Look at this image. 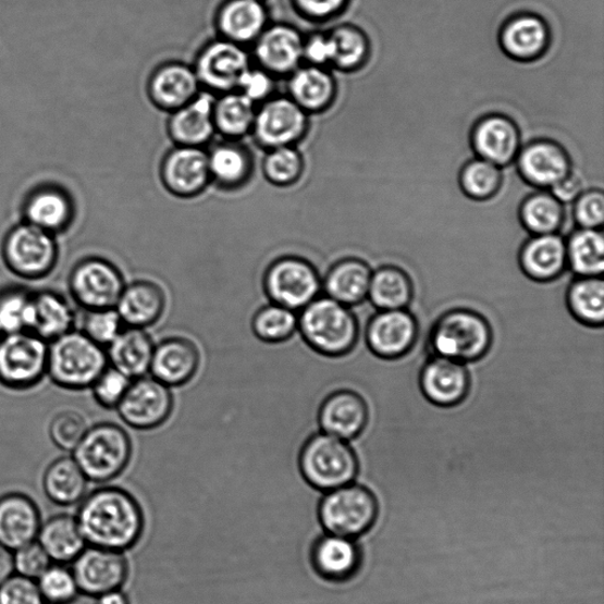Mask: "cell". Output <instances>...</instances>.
Listing matches in <instances>:
<instances>
[{
	"label": "cell",
	"mask_w": 604,
	"mask_h": 604,
	"mask_svg": "<svg viewBox=\"0 0 604 604\" xmlns=\"http://www.w3.org/2000/svg\"><path fill=\"white\" fill-rule=\"evenodd\" d=\"M77 522L87 544L124 552L143 539L145 514L128 491L106 486L82 500Z\"/></svg>",
	"instance_id": "1"
},
{
	"label": "cell",
	"mask_w": 604,
	"mask_h": 604,
	"mask_svg": "<svg viewBox=\"0 0 604 604\" xmlns=\"http://www.w3.org/2000/svg\"><path fill=\"white\" fill-rule=\"evenodd\" d=\"M298 331L318 355L341 358L355 349L359 321L350 307L319 295L299 312Z\"/></svg>",
	"instance_id": "2"
},
{
	"label": "cell",
	"mask_w": 604,
	"mask_h": 604,
	"mask_svg": "<svg viewBox=\"0 0 604 604\" xmlns=\"http://www.w3.org/2000/svg\"><path fill=\"white\" fill-rule=\"evenodd\" d=\"M490 322L470 308H453L443 313L431 328L429 346L433 356L463 363L481 360L493 346Z\"/></svg>",
	"instance_id": "3"
},
{
	"label": "cell",
	"mask_w": 604,
	"mask_h": 604,
	"mask_svg": "<svg viewBox=\"0 0 604 604\" xmlns=\"http://www.w3.org/2000/svg\"><path fill=\"white\" fill-rule=\"evenodd\" d=\"M298 465L305 482L324 493L353 483L359 470L357 454L349 442L322 431L303 444Z\"/></svg>",
	"instance_id": "4"
},
{
	"label": "cell",
	"mask_w": 604,
	"mask_h": 604,
	"mask_svg": "<svg viewBox=\"0 0 604 604\" xmlns=\"http://www.w3.org/2000/svg\"><path fill=\"white\" fill-rule=\"evenodd\" d=\"M108 365L104 347L81 331H69L49 343L47 374L61 387H91Z\"/></svg>",
	"instance_id": "5"
},
{
	"label": "cell",
	"mask_w": 604,
	"mask_h": 604,
	"mask_svg": "<svg viewBox=\"0 0 604 604\" xmlns=\"http://www.w3.org/2000/svg\"><path fill=\"white\" fill-rule=\"evenodd\" d=\"M73 453L88 481L106 483L115 480L130 466L133 443L120 426L100 423L87 430Z\"/></svg>",
	"instance_id": "6"
},
{
	"label": "cell",
	"mask_w": 604,
	"mask_h": 604,
	"mask_svg": "<svg viewBox=\"0 0 604 604\" xmlns=\"http://www.w3.org/2000/svg\"><path fill=\"white\" fill-rule=\"evenodd\" d=\"M262 285L271 303L300 312L319 297L322 278L311 261L298 256H284L267 267Z\"/></svg>",
	"instance_id": "7"
},
{
	"label": "cell",
	"mask_w": 604,
	"mask_h": 604,
	"mask_svg": "<svg viewBox=\"0 0 604 604\" xmlns=\"http://www.w3.org/2000/svg\"><path fill=\"white\" fill-rule=\"evenodd\" d=\"M378 504L367 488L347 484L328 491L318 508L319 522L329 532L354 539L374 523Z\"/></svg>",
	"instance_id": "8"
},
{
	"label": "cell",
	"mask_w": 604,
	"mask_h": 604,
	"mask_svg": "<svg viewBox=\"0 0 604 604\" xmlns=\"http://www.w3.org/2000/svg\"><path fill=\"white\" fill-rule=\"evenodd\" d=\"M49 343L33 332L0 340V384L12 390L37 385L48 372Z\"/></svg>",
	"instance_id": "9"
},
{
	"label": "cell",
	"mask_w": 604,
	"mask_h": 604,
	"mask_svg": "<svg viewBox=\"0 0 604 604\" xmlns=\"http://www.w3.org/2000/svg\"><path fill=\"white\" fill-rule=\"evenodd\" d=\"M310 125V115L288 96L274 95L258 106L250 136L263 150L298 147Z\"/></svg>",
	"instance_id": "10"
},
{
	"label": "cell",
	"mask_w": 604,
	"mask_h": 604,
	"mask_svg": "<svg viewBox=\"0 0 604 604\" xmlns=\"http://www.w3.org/2000/svg\"><path fill=\"white\" fill-rule=\"evenodd\" d=\"M251 61L247 48L218 38L196 53L193 67L202 90L219 96L237 89Z\"/></svg>",
	"instance_id": "11"
},
{
	"label": "cell",
	"mask_w": 604,
	"mask_h": 604,
	"mask_svg": "<svg viewBox=\"0 0 604 604\" xmlns=\"http://www.w3.org/2000/svg\"><path fill=\"white\" fill-rule=\"evenodd\" d=\"M3 258L13 274L36 280L51 273L58 262L59 248L52 234L26 222L7 235Z\"/></svg>",
	"instance_id": "12"
},
{
	"label": "cell",
	"mask_w": 604,
	"mask_h": 604,
	"mask_svg": "<svg viewBox=\"0 0 604 604\" xmlns=\"http://www.w3.org/2000/svg\"><path fill=\"white\" fill-rule=\"evenodd\" d=\"M125 287L124 278L114 263L102 258L79 261L69 276V288L84 310L114 308Z\"/></svg>",
	"instance_id": "13"
},
{
	"label": "cell",
	"mask_w": 604,
	"mask_h": 604,
	"mask_svg": "<svg viewBox=\"0 0 604 604\" xmlns=\"http://www.w3.org/2000/svg\"><path fill=\"white\" fill-rule=\"evenodd\" d=\"M116 409L124 423L133 429H157L172 416V389L152 375L133 379Z\"/></svg>",
	"instance_id": "14"
},
{
	"label": "cell",
	"mask_w": 604,
	"mask_h": 604,
	"mask_svg": "<svg viewBox=\"0 0 604 604\" xmlns=\"http://www.w3.org/2000/svg\"><path fill=\"white\" fill-rule=\"evenodd\" d=\"M515 162L523 181L538 189L551 190L574 172L569 151L552 138L530 140Z\"/></svg>",
	"instance_id": "15"
},
{
	"label": "cell",
	"mask_w": 604,
	"mask_h": 604,
	"mask_svg": "<svg viewBox=\"0 0 604 604\" xmlns=\"http://www.w3.org/2000/svg\"><path fill=\"white\" fill-rule=\"evenodd\" d=\"M160 178L175 198H198L212 185L206 148L174 146L161 161Z\"/></svg>",
	"instance_id": "16"
},
{
	"label": "cell",
	"mask_w": 604,
	"mask_h": 604,
	"mask_svg": "<svg viewBox=\"0 0 604 604\" xmlns=\"http://www.w3.org/2000/svg\"><path fill=\"white\" fill-rule=\"evenodd\" d=\"M79 593L95 596L121 589L128 579L130 566L122 552L86 546L72 568Z\"/></svg>",
	"instance_id": "17"
},
{
	"label": "cell",
	"mask_w": 604,
	"mask_h": 604,
	"mask_svg": "<svg viewBox=\"0 0 604 604\" xmlns=\"http://www.w3.org/2000/svg\"><path fill=\"white\" fill-rule=\"evenodd\" d=\"M304 39L293 25L270 24L252 45L251 60L275 78H286L304 64Z\"/></svg>",
	"instance_id": "18"
},
{
	"label": "cell",
	"mask_w": 604,
	"mask_h": 604,
	"mask_svg": "<svg viewBox=\"0 0 604 604\" xmlns=\"http://www.w3.org/2000/svg\"><path fill=\"white\" fill-rule=\"evenodd\" d=\"M418 334L417 319L405 308L378 311L369 320L365 340L378 358L396 360L411 353Z\"/></svg>",
	"instance_id": "19"
},
{
	"label": "cell",
	"mask_w": 604,
	"mask_h": 604,
	"mask_svg": "<svg viewBox=\"0 0 604 604\" xmlns=\"http://www.w3.org/2000/svg\"><path fill=\"white\" fill-rule=\"evenodd\" d=\"M470 144L476 158L504 168L515 162L522 147V136L510 116L491 112L472 125Z\"/></svg>",
	"instance_id": "20"
},
{
	"label": "cell",
	"mask_w": 604,
	"mask_h": 604,
	"mask_svg": "<svg viewBox=\"0 0 604 604\" xmlns=\"http://www.w3.org/2000/svg\"><path fill=\"white\" fill-rule=\"evenodd\" d=\"M419 386L429 403L454 407L468 397L471 377L466 363L432 356L420 370Z\"/></svg>",
	"instance_id": "21"
},
{
	"label": "cell",
	"mask_w": 604,
	"mask_h": 604,
	"mask_svg": "<svg viewBox=\"0 0 604 604\" xmlns=\"http://www.w3.org/2000/svg\"><path fill=\"white\" fill-rule=\"evenodd\" d=\"M498 41L509 59L531 63L541 60L550 50L552 32L550 24L535 13H519L502 25Z\"/></svg>",
	"instance_id": "22"
},
{
	"label": "cell",
	"mask_w": 604,
	"mask_h": 604,
	"mask_svg": "<svg viewBox=\"0 0 604 604\" xmlns=\"http://www.w3.org/2000/svg\"><path fill=\"white\" fill-rule=\"evenodd\" d=\"M219 38L245 48L270 25V8L263 0H226L213 15Z\"/></svg>",
	"instance_id": "23"
},
{
	"label": "cell",
	"mask_w": 604,
	"mask_h": 604,
	"mask_svg": "<svg viewBox=\"0 0 604 604\" xmlns=\"http://www.w3.org/2000/svg\"><path fill=\"white\" fill-rule=\"evenodd\" d=\"M370 409L358 392L338 390L322 400L318 412L320 431L346 442L354 441L367 429Z\"/></svg>",
	"instance_id": "24"
},
{
	"label": "cell",
	"mask_w": 604,
	"mask_h": 604,
	"mask_svg": "<svg viewBox=\"0 0 604 604\" xmlns=\"http://www.w3.org/2000/svg\"><path fill=\"white\" fill-rule=\"evenodd\" d=\"M201 91L193 65L175 61L159 65L147 83L149 101L168 114L193 101Z\"/></svg>",
	"instance_id": "25"
},
{
	"label": "cell",
	"mask_w": 604,
	"mask_h": 604,
	"mask_svg": "<svg viewBox=\"0 0 604 604\" xmlns=\"http://www.w3.org/2000/svg\"><path fill=\"white\" fill-rule=\"evenodd\" d=\"M215 96L202 90L193 101L171 112L167 133L174 146L205 148L217 135Z\"/></svg>",
	"instance_id": "26"
},
{
	"label": "cell",
	"mask_w": 604,
	"mask_h": 604,
	"mask_svg": "<svg viewBox=\"0 0 604 604\" xmlns=\"http://www.w3.org/2000/svg\"><path fill=\"white\" fill-rule=\"evenodd\" d=\"M200 362L195 343L184 336H170L153 348L149 373L171 389L184 386L198 373Z\"/></svg>",
	"instance_id": "27"
},
{
	"label": "cell",
	"mask_w": 604,
	"mask_h": 604,
	"mask_svg": "<svg viewBox=\"0 0 604 604\" xmlns=\"http://www.w3.org/2000/svg\"><path fill=\"white\" fill-rule=\"evenodd\" d=\"M286 78V96L308 115L329 110L338 96V84L330 69L303 64Z\"/></svg>",
	"instance_id": "28"
},
{
	"label": "cell",
	"mask_w": 604,
	"mask_h": 604,
	"mask_svg": "<svg viewBox=\"0 0 604 604\" xmlns=\"http://www.w3.org/2000/svg\"><path fill=\"white\" fill-rule=\"evenodd\" d=\"M518 261L529 279L550 283L568 269L566 238L559 233L531 235L519 250Z\"/></svg>",
	"instance_id": "29"
},
{
	"label": "cell",
	"mask_w": 604,
	"mask_h": 604,
	"mask_svg": "<svg viewBox=\"0 0 604 604\" xmlns=\"http://www.w3.org/2000/svg\"><path fill=\"white\" fill-rule=\"evenodd\" d=\"M207 153L210 181L219 189L234 192L249 184L255 159L242 140L222 139Z\"/></svg>",
	"instance_id": "30"
},
{
	"label": "cell",
	"mask_w": 604,
	"mask_h": 604,
	"mask_svg": "<svg viewBox=\"0 0 604 604\" xmlns=\"http://www.w3.org/2000/svg\"><path fill=\"white\" fill-rule=\"evenodd\" d=\"M313 570L329 582H344L353 578L360 566V553L353 539L326 533L311 546Z\"/></svg>",
	"instance_id": "31"
},
{
	"label": "cell",
	"mask_w": 604,
	"mask_h": 604,
	"mask_svg": "<svg viewBox=\"0 0 604 604\" xmlns=\"http://www.w3.org/2000/svg\"><path fill=\"white\" fill-rule=\"evenodd\" d=\"M40 515L35 502L23 494L0 497V543L15 552L37 540Z\"/></svg>",
	"instance_id": "32"
},
{
	"label": "cell",
	"mask_w": 604,
	"mask_h": 604,
	"mask_svg": "<svg viewBox=\"0 0 604 604\" xmlns=\"http://www.w3.org/2000/svg\"><path fill=\"white\" fill-rule=\"evenodd\" d=\"M126 328L148 329L156 325L165 310V294L150 280L125 285L115 306Z\"/></svg>",
	"instance_id": "33"
},
{
	"label": "cell",
	"mask_w": 604,
	"mask_h": 604,
	"mask_svg": "<svg viewBox=\"0 0 604 604\" xmlns=\"http://www.w3.org/2000/svg\"><path fill=\"white\" fill-rule=\"evenodd\" d=\"M372 272L362 259H341L322 278V291L326 297L348 307L360 305L368 299Z\"/></svg>",
	"instance_id": "34"
},
{
	"label": "cell",
	"mask_w": 604,
	"mask_h": 604,
	"mask_svg": "<svg viewBox=\"0 0 604 604\" xmlns=\"http://www.w3.org/2000/svg\"><path fill=\"white\" fill-rule=\"evenodd\" d=\"M151 336L144 329L124 328L107 349L109 365L132 379L150 372L153 355Z\"/></svg>",
	"instance_id": "35"
},
{
	"label": "cell",
	"mask_w": 604,
	"mask_h": 604,
	"mask_svg": "<svg viewBox=\"0 0 604 604\" xmlns=\"http://www.w3.org/2000/svg\"><path fill=\"white\" fill-rule=\"evenodd\" d=\"M37 542L50 556L54 564H73V560L87 546L77 522L70 515H58L40 526Z\"/></svg>",
	"instance_id": "36"
},
{
	"label": "cell",
	"mask_w": 604,
	"mask_h": 604,
	"mask_svg": "<svg viewBox=\"0 0 604 604\" xmlns=\"http://www.w3.org/2000/svg\"><path fill=\"white\" fill-rule=\"evenodd\" d=\"M75 320L73 307L61 294L52 291L34 293L30 332L41 340L50 343L59 338L73 330Z\"/></svg>",
	"instance_id": "37"
},
{
	"label": "cell",
	"mask_w": 604,
	"mask_h": 604,
	"mask_svg": "<svg viewBox=\"0 0 604 604\" xmlns=\"http://www.w3.org/2000/svg\"><path fill=\"white\" fill-rule=\"evenodd\" d=\"M414 295L412 279L400 267L385 264L372 272L368 299L378 311L405 310Z\"/></svg>",
	"instance_id": "38"
},
{
	"label": "cell",
	"mask_w": 604,
	"mask_h": 604,
	"mask_svg": "<svg viewBox=\"0 0 604 604\" xmlns=\"http://www.w3.org/2000/svg\"><path fill=\"white\" fill-rule=\"evenodd\" d=\"M258 106L238 91L215 96L214 124L223 139L242 140L250 135Z\"/></svg>",
	"instance_id": "39"
},
{
	"label": "cell",
	"mask_w": 604,
	"mask_h": 604,
	"mask_svg": "<svg viewBox=\"0 0 604 604\" xmlns=\"http://www.w3.org/2000/svg\"><path fill=\"white\" fill-rule=\"evenodd\" d=\"M332 44V69L345 74L359 72L371 58V40L354 24H342L329 30Z\"/></svg>",
	"instance_id": "40"
},
{
	"label": "cell",
	"mask_w": 604,
	"mask_h": 604,
	"mask_svg": "<svg viewBox=\"0 0 604 604\" xmlns=\"http://www.w3.org/2000/svg\"><path fill=\"white\" fill-rule=\"evenodd\" d=\"M518 218L531 235L556 234L564 227L566 209L551 190L539 189L519 205Z\"/></svg>",
	"instance_id": "41"
},
{
	"label": "cell",
	"mask_w": 604,
	"mask_h": 604,
	"mask_svg": "<svg viewBox=\"0 0 604 604\" xmlns=\"http://www.w3.org/2000/svg\"><path fill=\"white\" fill-rule=\"evenodd\" d=\"M44 488L50 501L69 507L86 497L88 479L74 458L63 457L47 469Z\"/></svg>",
	"instance_id": "42"
},
{
	"label": "cell",
	"mask_w": 604,
	"mask_h": 604,
	"mask_svg": "<svg viewBox=\"0 0 604 604\" xmlns=\"http://www.w3.org/2000/svg\"><path fill=\"white\" fill-rule=\"evenodd\" d=\"M567 307L571 316L588 328H602L604 322V281L602 276H578L567 289Z\"/></svg>",
	"instance_id": "43"
},
{
	"label": "cell",
	"mask_w": 604,
	"mask_h": 604,
	"mask_svg": "<svg viewBox=\"0 0 604 604\" xmlns=\"http://www.w3.org/2000/svg\"><path fill=\"white\" fill-rule=\"evenodd\" d=\"M567 266L576 276H602L604 237L601 230L579 229L567 241Z\"/></svg>",
	"instance_id": "44"
},
{
	"label": "cell",
	"mask_w": 604,
	"mask_h": 604,
	"mask_svg": "<svg viewBox=\"0 0 604 604\" xmlns=\"http://www.w3.org/2000/svg\"><path fill=\"white\" fill-rule=\"evenodd\" d=\"M27 223L50 234L63 231L72 219V205L66 196L54 189H45L32 196L25 208Z\"/></svg>",
	"instance_id": "45"
},
{
	"label": "cell",
	"mask_w": 604,
	"mask_h": 604,
	"mask_svg": "<svg viewBox=\"0 0 604 604\" xmlns=\"http://www.w3.org/2000/svg\"><path fill=\"white\" fill-rule=\"evenodd\" d=\"M459 187L469 199L488 201L498 194L503 185L502 168L480 158L469 160L460 168Z\"/></svg>",
	"instance_id": "46"
},
{
	"label": "cell",
	"mask_w": 604,
	"mask_h": 604,
	"mask_svg": "<svg viewBox=\"0 0 604 604\" xmlns=\"http://www.w3.org/2000/svg\"><path fill=\"white\" fill-rule=\"evenodd\" d=\"M251 331L263 343H285L298 331V312L273 303L264 305L252 316Z\"/></svg>",
	"instance_id": "47"
},
{
	"label": "cell",
	"mask_w": 604,
	"mask_h": 604,
	"mask_svg": "<svg viewBox=\"0 0 604 604\" xmlns=\"http://www.w3.org/2000/svg\"><path fill=\"white\" fill-rule=\"evenodd\" d=\"M264 151L261 171L269 184L278 188H289L299 184L306 164L298 147H280Z\"/></svg>",
	"instance_id": "48"
},
{
	"label": "cell",
	"mask_w": 604,
	"mask_h": 604,
	"mask_svg": "<svg viewBox=\"0 0 604 604\" xmlns=\"http://www.w3.org/2000/svg\"><path fill=\"white\" fill-rule=\"evenodd\" d=\"M34 293L13 286L0 291V332H30Z\"/></svg>",
	"instance_id": "49"
},
{
	"label": "cell",
	"mask_w": 604,
	"mask_h": 604,
	"mask_svg": "<svg viewBox=\"0 0 604 604\" xmlns=\"http://www.w3.org/2000/svg\"><path fill=\"white\" fill-rule=\"evenodd\" d=\"M36 582L46 603L69 604L79 595L73 570L61 564H52Z\"/></svg>",
	"instance_id": "50"
},
{
	"label": "cell",
	"mask_w": 604,
	"mask_h": 604,
	"mask_svg": "<svg viewBox=\"0 0 604 604\" xmlns=\"http://www.w3.org/2000/svg\"><path fill=\"white\" fill-rule=\"evenodd\" d=\"M125 328L116 308L86 311L82 321V331L93 342L108 347Z\"/></svg>",
	"instance_id": "51"
},
{
	"label": "cell",
	"mask_w": 604,
	"mask_h": 604,
	"mask_svg": "<svg viewBox=\"0 0 604 604\" xmlns=\"http://www.w3.org/2000/svg\"><path fill=\"white\" fill-rule=\"evenodd\" d=\"M88 430L86 420L76 411H63L51 421L49 433L53 444L64 452H74Z\"/></svg>",
	"instance_id": "52"
},
{
	"label": "cell",
	"mask_w": 604,
	"mask_h": 604,
	"mask_svg": "<svg viewBox=\"0 0 604 604\" xmlns=\"http://www.w3.org/2000/svg\"><path fill=\"white\" fill-rule=\"evenodd\" d=\"M132 382V378L108 365L91 386L94 398L106 409H116Z\"/></svg>",
	"instance_id": "53"
},
{
	"label": "cell",
	"mask_w": 604,
	"mask_h": 604,
	"mask_svg": "<svg viewBox=\"0 0 604 604\" xmlns=\"http://www.w3.org/2000/svg\"><path fill=\"white\" fill-rule=\"evenodd\" d=\"M574 219L579 229L601 230L604 222V193L601 189H584L575 200Z\"/></svg>",
	"instance_id": "54"
},
{
	"label": "cell",
	"mask_w": 604,
	"mask_h": 604,
	"mask_svg": "<svg viewBox=\"0 0 604 604\" xmlns=\"http://www.w3.org/2000/svg\"><path fill=\"white\" fill-rule=\"evenodd\" d=\"M52 564V559L37 540L13 552L15 572L27 579L37 581Z\"/></svg>",
	"instance_id": "55"
},
{
	"label": "cell",
	"mask_w": 604,
	"mask_h": 604,
	"mask_svg": "<svg viewBox=\"0 0 604 604\" xmlns=\"http://www.w3.org/2000/svg\"><path fill=\"white\" fill-rule=\"evenodd\" d=\"M276 78L258 65H251L236 91L243 94L252 103L260 106L275 95Z\"/></svg>",
	"instance_id": "56"
},
{
	"label": "cell",
	"mask_w": 604,
	"mask_h": 604,
	"mask_svg": "<svg viewBox=\"0 0 604 604\" xmlns=\"http://www.w3.org/2000/svg\"><path fill=\"white\" fill-rule=\"evenodd\" d=\"M0 604H46L35 580L12 575L0 584Z\"/></svg>",
	"instance_id": "57"
},
{
	"label": "cell",
	"mask_w": 604,
	"mask_h": 604,
	"mask_svg": "<svg viewBox=\"0 0 604 604\" xmlns=\"http://www.w3.org/2000/svg\"><path fill=\"white\" fill-rule=\"evenodd\" d=\"M347 0H292V11L311 23H325L341 15Z\"/></svg>",
	"instance_id": "58"
},
{
	"label": "cell",
	"mask_w": 604,
	"mask_h": 604,
	"mask_svg": "<svg viewBox=\"0 0 604 604\" xmlns=\"http://www.w3.org/2000/svg\"><path fill=\"white\" fill-rule=\"evenodd\" d=\"M303 61L307 65L331 67L332 44L329 32H319L305 36Z\"/></svg>",
	"instance_id": "59"
},
{
	"label": "cell",
	"mask_w": 604,
	"mask_h": 604,
	"mask_svg": "<svg viewBox=\"0 0 604 604\" xmlns=\"http://www.w3.org/2000/svg\"><path fill=\"white\" fill-rule=\"evenodd\" d=\"M584 185L582 178L574 172L560 181L558 185L551 189L556 198L564 205L574 204L583 193Z\"/></svg>",
	"instance_id": "60"
},
{
	"label": "cell",
	"mask_w": 604,
	"mask_h": 604,
	"mask_svg": "<svg viewBox=\"0 0 604 604\" xmlns=\"http://www.w3.org/2000/svg\"><path fill=\"white\" fill-rule=\"evenodd\" d=\"M13 574H15V566H13V552L0 543V584L10 579Z\"/></svg>",
	"instance_id": "61"
},
{
	"label": "cell",
	"mask_w": 604,
	"mask_h": 604,
	"mask_svg": "<svg viewBox=\"0 0 604 604\" xmlns=\"http://www.w3.org/2000/svg\"><path fill=\"white\" fill-rule=\"evenodd\" d=\"M96 604H131L128 595L122 592L121 589L111 590V592L98 595Z\"/></svg>",
	"instance_id": "62"
},
{
	"label": "cell",
	"mask_w": 604,
	"mask_h": 604,
	"mask_svg": "<svg viewBox=\"0 0 604 604\" xmlns=\"http://www.w3.org/2000/svg\"><path fill=\"white\" fill-rule=\"evenodd\" d=\"M2 336H3V334H2V332H0V340H2Z\"/></svg>",
	"instance_id": "63"
},
{
	"label": "cell",
	"mask_w": 604,
	"mask_h": 604,
	"mask_svg": "<svg viewBox=\"0 0 604 604\" xmlns=\"http://www.w3.org/2000/svg\"><path fill=\"white\" fill-rule=\"evenodd\" d=\"M263 2H266V0H263Z\"/></svg>",
	"instance_id": "64"
}]
</instances>
